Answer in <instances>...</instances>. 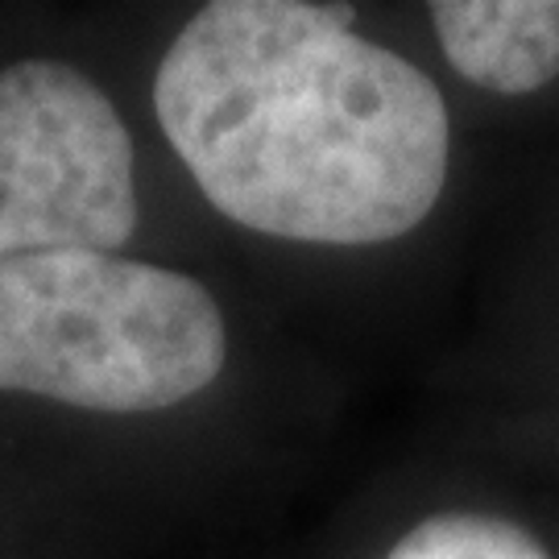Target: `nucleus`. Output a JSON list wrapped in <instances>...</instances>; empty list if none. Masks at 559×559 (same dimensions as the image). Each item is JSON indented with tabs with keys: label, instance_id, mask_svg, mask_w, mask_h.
<instances>
[{
	"label": "nucleus",
	"instance_id": "5",
	"mask_svg": "<svg viewBox=\"0 0 559 559\" xmlns=\"http://www.w3.org/2000/svg\"><path fill=\"white\" fill-rule=\"evenodd\" d=\"M385 559H551L539 539L493 514H436L394 543Z\"/></svg>",
	"mask_w": 559,
	"mask_h": 559
},
{
	"label": "nucleus",
	"instance_id": "1",
	"mask_svg": "<svg viewBox=\"0 0 559 559\" xmlns=\"http://www.w3.org/2000/svg\"><path fill=\"white\" fill-rule=\"evenodd\" d=\"M154 112L207 203L302 245L406 237L448 182V108L353 9L216 0L170 41Z\"/></svg>",
	"mask_w": 559,
	"mask_h": 559
},
{
	"label": "nucleus",
	"instance_id": "3",
	"mask_svg": "<svg viewBox=\"0 0 559 559\" xmlns=\"http://www.w3.org/2000/svg\"><path fill=\"white\" fill-rule=\"evenodd\" d=\"M138 228L133 138L83 71L21 59L0 71V261L112 253Z\"/></svg>",
	"mask_w": 559,
	"mask_h": 559
},
{
	"label": "nucleus",
	"instance_id": "4",
	"mask_svg": "<svg viewBox=\"0 0 559 559\" xmlns=\"http://www.w3.org/2000/svg\"><path fill=\"white\" fill-rule=\"evenodd\" d=\"M431 25L448 62L477 87L526 96L559 75V0H440Z\"/></svg>",
	"mask_w": 559,
	"mask_h": 559
},
{
	"label": "nucleus",
	"instance_id": "2",
	"mask_svg": "<svg viewBox=\"0 0 559 559\" xmlns=\"http://www.w3.org/2000/svg\"><path fill=\"white\" fill-rule=\"evenodd\" d=\"M228 336L203 282L117 253L0 261V390L145 415L221 378Z\"/></svg>",
	"mask_w": 559,
	"mask_h": 559
}]
</instances>
